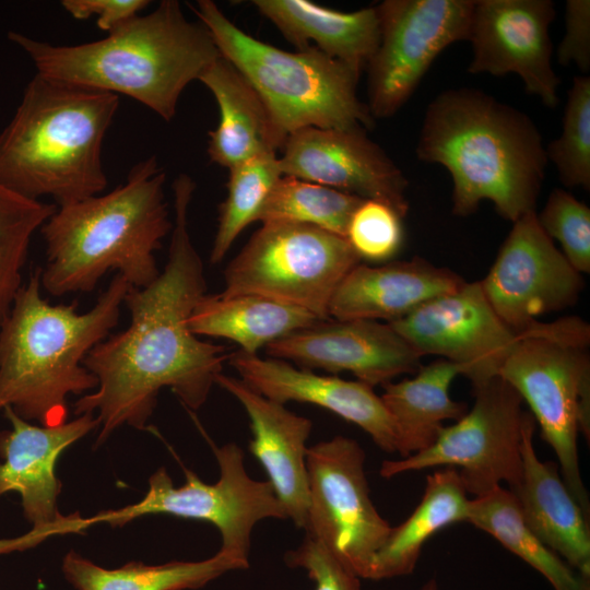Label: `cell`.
<instances>
[{
  "label": "cell",
  "instance_id": "4dcf8cb0",
  "mask_svg": "<svg viewBox=\"0 0 590 590\" xmlns=\"http://www.w3.org/2000/svg\"><path fill=\"white\" fill-rule=\"evenodd\" d=\"M364 199L327 186L282 175L269 192L257 222H288L345 237L354 210Z\"/></svg>",
  "mask_w": 590,
  "mask_h": 590
},
{
  "label": "cell",
  "instance_id": "8d00e7d4",
  "mask_svg": "<svg viewBox=\"0 0 590 590\" xmlns=\"http://www.w3.org/2000/svg\"><path fill=\"white\" fill-rule=\"evenodd\" d=\"M292 568H303L315 590H361V578L317 540L306 535L303 543L284 557Z\"/></svg>",
  "mask_w": 590,
  "mask_h": 590
},
{
  "label": "cell",
  "instance_id": "836d02e7",
  "mask_svg": "<svg viewBox=\"0 0 590 590\" xmlns=\"http://www.w3.org/2000/svg\"><path fill=\"white\" fill-rule=\"evenodd\" d=\"M567 188L590 190V76L576 75L568 91L560 135L545 146Z\"/></svg>",
  "mask_w": 590,
  "mask_h": 590
},
{
  "label": "cell",
  "instance_id": "ba28073f",
  "mask_svg": "<svg viewBox=\"0 0 590 590\" xmlns=\"http://www.w3.org/2000/svg\"><path fill=\"white\" fill-rule=\"evenodd\" d=\"M589 344L590 327L579 317L536 321L519 332L498 371L529 405L541 437L557 457L563 481L588 516L578 436H590Z\"/></svg>",
  "mask_w": 590,
  "mask_h": 590
},
{
  "label": "cell",
  "instance_id": "8992f818",
  "mask_svg": "<svg viewBox=\"0 0 590 590\" xmlns=\"http://www.w3.org/2000/svg\"><path fill=\"white\" fill-rule=\"evenodd\" d=\"M118 106L116 94L36 73L0 133V184L57 206L101 194L102 148Z\"/></svg>",
  "mask_w": 590,
  "mask_h": 590
},
{
  "label": "cell",
  "instance_id": "ab89813d",
  "mask_svg": "<svg viewBox=\"0 0 590 590\" xmlns=\"http://www.w3.org/2000/svg\"><path fill=\"white\" fill-rule=\"evenodd\" d=\"M421 590H438L436 580L434 578L429 579L427 582L423 585Z\"/></svg>",
  "mask_w": 590,
  "mask_h": 590
},
{
  "label": "cell",
  "instance_id": "484cf974",
  "mask_svg": "<svg viewBox=\"0 0 590 590\" xmlns=\"http://www.w3.org/2000/svg\"><path fill=\"white\" fill-rule=\"evenodd\" d=\"M461 375L455 363L438 358L415 373L414 377L382 385L380 396L394 427L397 452L402 458L432 446L447 420L458 421L468 404L449 394L452 380Z\"/></svg>",
  "mask_w": 590,
  "mask_h": 590
},
{
  "label": "cell",
  "instance_id": "e0dca14e",
  "mask_svg": "<svg viewBox=\"0 0 590 590\" xmlns=\"http://www.w3.org/2000/svg\"><path fill=\"white\" fill-rule=\"evenodd\" d=\"M556 10L551 0H476L469 37L471 74L515 73L527 93L546 107L558 104L560 79L552 66L550 25Z\"/></svg>",
  "mask_w": 590,
  "mask_h": 590
},
{
  "label": "cell",
  "instance_id": "e575fe53",
  "mask_svg": "<svg viewBox=\"0 0 590 590\" xmlns=\"http://www.w3.org/2000/svg\"><path fill=\"white\" fill-rule=\"evenodd\" d=\"M536 219L579 273L590 272V209L565 189L555 188Z\"/></svg>",
  "mask_w": 590,
  "mask_h": 590
},
{
  "label": "cell",
  "instance_id": "cb8c5ba5",
  "mask_svg": "<svg viewBox=\"0 0 590 590\" xmlns=\"http://www.w3.org/2000/svg\"><path fill=\"white\" fill-rule=\"evenodd\" d=\"M252 5L298 49L312 47L361 75L380 36L376 5L342 12L308 0H253Z\"/></svg>",
  "mask_w": 590,
  "mask_h": 590
},
{
  "label": "cell",
  "instance_id": "83f0119b",
  "mask_svg": "<svg viewBox=\"0 0 590 590\" xmlns=\"http://www.w3.org/2000/svg\"><path fill=\"white\" fill-rule=\"evenodd\" d=\"M470 499L456 468L444 467L426 476L423 497L414 511L391 531L374 558L371 580L413 573L424 544L442 528L468 522Z\"/></svg>",
  "mask_w": 590,
  "mask_h": 590
},
{
  "label": "cell",
  "instance_id": "ffe728a7",
  "mask_svg": "<svg viewBox=\"0 0 590 590\" xmlns=\"http://www.w3.org/2000/svg\"><path fill=\"white\" fill-rule=\"evenodd\" d=\"M227 361L240 379L263 397L282 404L296 401L321 406L361 427L380 449L397 452L392 420L374 387L240 350Z\"/></svg>",
  "mask_w": 590,
  "mask_h": 590
},
{
  "label": "cell",
  "instance_id": "9c48e42d",
  "mask_svg": "<svg viewBox=\"0 0 590 590\" xmlns=\"http://www.w3.org/2000/svg\"><path fill=\"white\" fill-rule=\"evenodd\" d=\"M209 441L220 468L216 483H204L193 471L184 468L186 481L177 487L166 469L160 468L150 476L148 493L141 500L91 518L75 512L69 532L80 533L96 523L121 527L142 516L168 515L213 524L221 534L222 550L248 558L257 522L267 518L286 519V511L269 481L249 476L245 455L237 444L217 447Z\"/></svg>",
  "mask_w": 590,
  "mask_h": 590
},
{
  "label": "cell",
  "instance_id": "5b68a950",
  "mask_svg": "<svg viewBox=\"0 0 590 590\" xmlns=\"http://www.w3.org/2000/svg\"><path fill=\"white\" fill-rule=\"evenodd\" d=\"M156 157L135 164L127 181L106 194L58 206L40 227L46 264L40 284L52 296L88 293L116 270L143 288L160 274L155 252L172 232Z\"/></svg>",
  "mask_w": 590,
  "mask_h": 590
},
{
  "label": "cell",
  "instance_id": "d590c367",
  "mask_svg": "<svg viewBox=\"0 0 590 590\" xmlns=\"http://www.w3.org/2000/svg\"><path fill=\"white\" fill-rule=\"evenodd\" d=\"M402 217L384 201L364 199L350 219L345 238L361 260H389L403 243Z\"/></svg>",
  "mask_w": 590,
  "mask_h": 590
},
{
  "label": "cell",
  "instance_id": "74e56055",
  "mask_svg": "<svg viewBox=\"0 0 590 590\" xmlns=\"http://www.w3.org/2000/svg\"><path fill=\"white\" fill-rule=\"evenodd\" d=\"M558 63L575 64L582 74L590 70V1L568 0L565 7V35L556 49Z\"/></svg>",
  "mask_w": 590,
  "mask_h": 590
},
{
  "label": "cell",
  "instance_id": "8fae6325",
  "mask_svg": "<svg viewBox=\"0 0 590 590\" xmlns=\"http://www.w3.org/2000/svg\"><path fill=\"white\" fill-rule=\"evenodd\" d=\"M471 410L453 425L444 426L428 448L401 458L385 460L379 473L385 479L435 467L459 471L468 494L482 496L503 482L516 487L522 473L524 411L520 394L495 377L473 387Z\"/></svg>",
  "mask_w": 590,
  "mask_h": 590
},
{
  "label": "cell",
  "instance_id": "d6a6232c",
  "mask_svg": "<svg viewBox=\"0 0 590 590\" xmlns=\"http://www.w3.org/2000/svg\"><path fill=\"white\" fill-rule=\"evenodd\" d=\"M56 203L25 198L0 184V324L22 287L33 235L56 212Z\"/></svg>",
  "mask_w": 590,
  "mask_h": 590
},
{
  "label": "cell",
  "instance_id": "52a82bcc",
  "mask_svg": "<svg viewBox=\"0 0 590 590\" xmlns=\"http://www.w3.org/2000/svg\"><path fill=\"white\" fill-rule=\"evenodd\" d=\"M220 54L255 87L280 138L304 128L370 129L374 118L357 97L359 74L308 47L286 51L247 34L211 0L192 8Z\"/></svg>",
  "mask_w": 590,
  "mask_h": 590
},
{
  "label": "cell",
  "instance_id": "277c9868",
  "mask_svg": "<svg viewBox=\"0 0 590 590\" xmlns=\"http://www.w3.org/2000/svg\"><path fill=\"white\" fill-rule=\"evenodd\" d=\"M40 273L30 275L0 324V412L9 406L26 421L56 426L67 422L70 394L97 388L83 361L118 324L132 286L116 274L80 314L76 302L50 305L42 297Z\"/></svg>",
  "mask_w": 590,
  "mask_h": 590
},
{
  "label": "cell",
  "instance_id": "4316f807",
  "mask_svg": "<svg viewBox=\"0 0 590 590\" xmlns=\"http://www.w3.org/2000/svg\"><path fill=\"white\" fill-rule=\"evenodd\" d=\"M295 305L256 294H204L189 319L192 333L235 342L239 350L257 354L293 332L319 321Z\"/></svg>",
  "mask_w": 590,
  "mask_h": 590
},
{
  "label": "cell",
  "instance_id": "f546056e",
  "mask_svg": "<svg viewBox=\"0 0 590 590\" xmlns=\"http://www.w3.org/2000/svg\"><path fill=\"white\" fill-rule=\"evenodd\" d=\"M468 522L539 571L554 590H590V579L571 569L529 529L509 489L497 486L470 499Z\"/></svg>",
  "mask_w": 590,
  "mask_h": 590
},
{
  "label": "cell",
  "instance_id": "ac0fdd59",
  "mask_svg": "<svg viewBox=\"0 0 590 590\" xmlns=\"http://www.w3.org/2000/svg\"><path fill=\"white\" fill-rule=\"evenodd\" d=\"M279 154L282 175L409 211L408 179L364 129L304 128L291 133Z\"/></svg>",
  "mask_w": 590,
  "mask_h": 590
},
{
  "label": "cell",
  "instance_id": "30bf717a",
  "mask_svg": "<svg viewBox=\"0 0 590 590\" xmlns=\"http://www.w3.org/2000/svg\"><path fill=\"white\" fill-rule=\"evenodd\" d=\"M361 258L345 237L318 227L262 223L224 272L222 295L256 294L329 319V304Z\"/></svg>",
  "mask_w": 590,
  "mask_h": 590
},
{
  "label": "cell",
  "instance_id": "6da1fadb",
  "mask_svg": "<svg viewBox=\"0 0 590 590\" xmlns=\"http://www.w3.org/2000/svg\"><path fill=\"white\" fill-rule=\"evenodd\" d=\"M194 189L187 174L174 180V221L163 271L146 287L129 290L123 298L129 327L107 337L83 361L98 386L73 408L75 415H96V446L122 425L144 429L163 388L187 409L199 410L228 359L226 347L201 340L189 327L206 291L203 262L188 226Z\"/></svg>",
  "mask_w": 590,
  "mask_h": 590
},
{
  "label": "cell",
  "instance_id": "3957f363",
  "mask_svg": "<svg viewBox=\"0 0 590 590\" xmlns=\"http://www.w3.org/2000/svg\"><path fill=\"white\" fill-rule=\"evenodd\" d=\"M8 37L27 54L38 74L128 95L166 121L174 118L186 86L221 55L206 27L188 21L177 0H163L105 38L81 45H51L14 31Z\"/></svg>",
  "mask_w": 590,
  "mask_h": 590
},
{
  "label": "cell",
  "instance_id": "7c38bea8",
  "mask_svg": "<svg viewBox=\"0 0 590 590\" xmlns=\"http://www.w3.org/2000/svg\"><path fill=\"white\" fill-rule=\"evenodd\" d=\"M364 464L363 448L349 437L335 436L308 447L304 530L361 579H368L392 527L371 502Z\"/></svg>",
  "mask_w": 590,
  "mask_h": 590
},
{
  "label": "cell",
  "instance_id": "5bb4252c",
  "mask_svg": "<svg viewBox=\"0 0 590 590\" xmlns=\"http://www.w3.org/2000/svg\"><path fill=\"white\" fill-rule=\"evenodd\" d=\"M480 283L495 312L517 333L541 316L575 305L585 286L581 273L540 226L535 211L512 223Z\"/></svg>",
  "mask_w": 590,
  "mask_h": 590
},
{
  "label": "cell",
  "instance_id": "d6986e66",
  "mask_svg": "<svg viewBox=\"0 0 590 590\" xmlns=\"http://www.w3.org/2000/svg\"><path fill=\"white\" fill-rule=\"evenodd\" d=\"M266 352L300 368L349 371L371 387L422 366V356L388 322L366 319L319 320L270 343Z\"/></svg>",
  "mask_w": 590,
  "mask_h": 590
},
{
  "label": "cell",
  "instance_id": "f1b7e54d",
  "mask_svg": "<svg viewBox=\"0 0 590 590\" xmlns=\"http://www.w3.org/2000/svg\"><path fill=\"white\" fill-rule=\"evenodd\" d=\"M249 567L248 558L220 548L203 560L161 565L131 562L115 569L101 567L70 551L62 560L64 578L76 590H187Z\"/></svg>",
  "mask_w": 590,
  "mask_h": 590
},
{
  "label": "cell",
  "instance_id": "d4e9b609",
  "mask_svg": "<svg viewBox=\"0 0 590 590\" xmlns=\"http://www.w3.org/2000/svg\"><path fill=\"white\" fill-rule=\"evenodd\" d=\"M215 98L220 119L209 132L210 160L227 169L264 154H279L284 142L261 97L222 55L200 75Z\"/></svg>",
  "mask_w": 590,
  "mask_h": 590
},
{
  "label": "cell",
  "instance_id": "4fadbf2b",
  "mask_svg": "<svg viewBox=\"0 0 590 590\" xmlns=\"http://www.w3.org/2000/svg\"><path fill=\"white\" fill-rule=\"evenodd\" d=\"M474 0H385L377 4L380 36L370 58L368 103L373 118L396 115L437 56L468 40Z\"/></svg>",
  "mask_w": 590,
  "mask_h": 590
},
{
  "label": "cell",
  "instance_id": "7402d4cb",
  "mask_svg": "<svg viewBox=\"0 0 590 590\" xmlns=\"http://www.w3.org/2000/svg\"><path fill=\"white\" fill-rule=\"evenodd\" d=\"M535 421L524 411L522 473L509 489L529 529L571 569L590 579L589 516L570 494L557 463L541 461L533 446Z\"/></svg>",
  "mask_w": 590,
  "mask_h": 590
},
{
  "label": "cell",
  "instance_id": "9a60e30c",
  "mask_svg": "<svg viewBox=\"0 0 590 590\" xmlns=\"http://www.w3.org/2000/svg\"><path fill=\"white\" fill-rule=\"evenodd\" d=\"M388 323L422 357L436 355L458 365L472 387L498 376L519 337L495 312L480 281L464 282Z\"/></svg>",
  "mask_w": 590,
  "mask_h": 590
},
{
  "label": "cell",
  "instance_id": "44dd1931",
  "mask_svg": "<svg viewBox=\"0 0 590 590\" xmlns=\"http://www.w3.org/2000/svg\"><path fill=\"white\" fill-rule=\"evenodd\" d=\"M215 384L244 406L252 434L249 451L266 470L287 518L297 528L305 529L308 509L306 442L312 429L311 421L263 397L240 378L221 373Z\"/></svg>",
  "mask_w": 590,
  "mask_h": 590
},
{
  "label": "cell",
  "instance_id": "f35d334b",
  "mask_svg": "<svg viewBox=\"0 0 590 590\" xmlns=\"http://www.w3.org/2000/svg\"><path fill=\"white\" fill-rule=\"evenodd\" d=\"M150 1L146 0H63L62 7L75 19L96 16L102 31L110 33L126 21L138 15Z\"/></svg>",
  "mask_w": 590,
  "mask_h": 590
},
{
  "label": "cell",
  "instance_id": "1f68e13d",
  "mask_svg": "<svg viewBox=\"0 0 590 590\" xmlns=\"http://www.w3.org/2000/svg\"><path fill=\"white\" fill-rule=\"evenodd\" d=\"M228 170L227 194L219 209L210 255L213 264L220 263L240 233L257 222L269 192L282 176L275 153L253 157Z\"/></svg>",
  "mask_w": 590,
  "mask_h": 590
},
{
  "label": "cell",
  "instance_id": "7a4b0ae2",
  "mask_svg": "<svg viewBox=\"0 0 590 590\" xmlns=\"http://www.w3.org/2000/svg\"><path fill=\"white\" fill-rule=\"evenodd\" d=\"M415 152L448 169L457 216L475 213L485 200L512 223L535 211L548 163L543 138L528 115L483 91L439 93L428 104Z\"/></svg>",
  "mask_w": 590,
  "mask_h": 590
},
{
  "label": "cell",
  "instance_id": "603a6c76",
  "mask_svg": "<svg viewBox=\"0 0 590 590\" xmlns=\"http://www.w3.org/2000/svg\"><path fill=\"white\" fill-rule=\"evenodd\" d=\"M465 281L448 268L414 257L381 266L358 263L340 282L329 304V318L399 320Z\"/></svg>",
  "mask_w": 590,
  "mask_h": 590
},
{
  "label": "cell",
  "instance_id": "2e32d148",
  "mask_svg": "<svg viewBox=\"0 0 590 590\" xmlns=\"http://www.w3.org/2000/svg\"><path fill=\"white\" fill-rule=\"evenodd\" d=\"M2 413L11 428L0 432V497L8 492L19 493L23 515L33 527L21 536L0 540V555L25 551L60 534L66 516L58 509V459L99 425L94 413L56 426L30 424L9 406Z\"/></svg>",
  "mask_w": 590,
  "mask_h": 590
}]
</instances>
